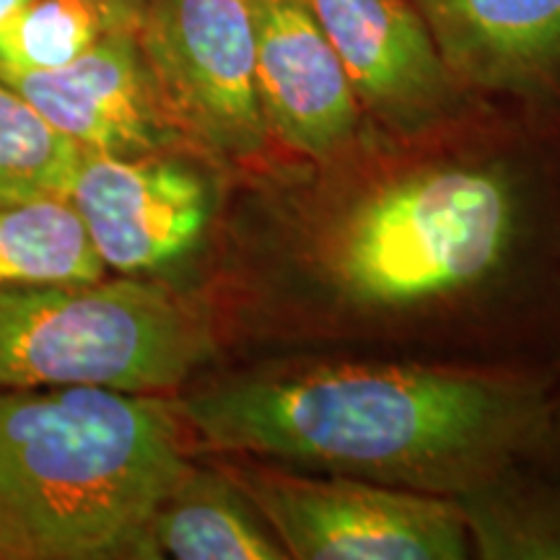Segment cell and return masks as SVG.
<instances>
[{
  "label": "cell",
  "instance_id": "6da1fadb",
  "mask_svg": "<svg viewBox=\"0 0 560 560\" xmlns=\"http://www.w3.org/2000/svg\"><path fill=\"white\" fill-rule=\"evenodd\" d=\"M465 122L416 138L369 122L332 156L247 172L208 299L219 335L366 340L482 299L560 306V151Z\"/></svg>",
  "mask_w": 560,
  "mask_h": 560
},
{
  "label": "cell",
  "instance_id": "7a4b0ae2",
  "mask_svg": "<svg viewBox=\"0 0 560 560\" xmlns=\"http://www.w3.org/2000/svg\"><path fill=\"white\" fill-rule=\"evenodd\" d=\"M558 369L272 361L172 397L187 439L299 470L457 495L545 457Z\"/></svg>",
  "mask_w": 560,
  "mask_h": 560
},
{
  "label": "cell",
  "instance_id": "3957f363",
  "mask_svg": "<svg viewBox=\"0 0 560 560\" xmlns=\"http://www.w3.org/2000/svg\"><path fill=\"white\" fill-rule=\"evenodd\" d=\"M187 441L166 395L0 389V560L136 558Z\"/></svg>",
  "mask_w": 560,
  "mask_h": 560
},
{
  "label": "cell",
  "instance_id": "277c9868",
  "mask_svg": "<svg viewBox=\"0 0 560 560\" xmlns=\"http://www.w3.org/2000/svg\"><path fill=\"white\" fill-rule=\"evenodd\" d=\"M219 342L208 299L145 276L0 289V389L170 395Z\"/></svg>",
  "mask_w": 560,
  "mask_h": 560
},
{
  "label": "cell",
  "instance_id": "5b68a950",
  "mask_svg": "<svg viewBox=\"0 0 560 560\" xmlns=\"http://www.w3.org/2000/svg\"><path fill=\"white\" fill-rule=\"evenodd\" d=\"M219 465L255 503L289 560H465L457 499L312 472L240 454Z\"/></svg>",
  "mask_w": 560,
  "mask_h": 560
},
{
  "label": "cell",
  "instance_id": "8992f818",
  "mask_svg": "<svg viewBox=\"0 0 560 560\" xmlns=\"http://www.w3.org/2000/svg\"><path fill=\"white\" fill-rule=\"evenodd\" d=\"M136 34L187 149L242 174L276 159L257 91L249 0H149Z\"/></svg>",
  "mask_w": 560,
  "mask_h": 560
},
{
  "label": "cell",
  "instance_id": "52a82bcc",
  "mask_svg": "<svg viewBox=\"0 0 560 560\" xmlns=\"http://www.w3.org/2000/svg\"><path fill=\"white\" fill-rule=\"evenodd\" d=\"M202 161L190 151L115 156L83 149L68 200L104 268L151 278L206 247L221 200Z\"/></svg>",
  "mask_w": 560,
  "mask_h": 560
},
{
  "label": "cell",
  "instance_id": "ba28073f",
  "mask_svg": "<svg viewBox=\"0 0 560 560\" xmlns=\"http://www.w3.org/2000/svg\"><path fill=\"white\" fill-rule=\"evenodd\" d=\"M342 60L363 115L416 138L465 122L467 91L454 79L416 0H304Z\"/></svg>",
  "mask_w": 560,
  "mask_h": 560
},
{
  "label": "cell",
  "instance_id": "9c48e42d",
  "mask_svg": "<svg viewBox=\"0 0 560 560\" xmlns=\"http://www.w3.org/2000/svg\"><path fill=\"white\" fill-rule=\"evenodd\" d=\"M257 91L276 151L322 161L348 149L371 122L342 60L304 0H249Z\"/></svg>",
  "mask_w": 560,
  "mask_h": 560
},
{
  "label": "cell",
  "instance_id": "30bf717a",
  "mask_svg": "<svg viewBox=\"0 0 560 560\" xmlns=\"http://www.w3.org/2000/svg\"><path fill=\"white\" fill-rule=\"evenodd\" d=\"M0 81L86 151L115 156L190 151L161 107L136 30L104 34L62 68L0 73Z\"/></svg>",
  "mask_w": 560,
  "mask_h": 560
},
{
  "label": "cell",
  "instance_id": "8fae6325",
  "mask_svg": "<svg viewBox=\"0 0 560 560\" xmlns=\"http://www.w3.org/2000/svg\"><path fill=\"white\" fill-rule=\"evenodd\" d=\"M467 91L560 117V0H416Z\"/></svg>",
  "mask_w": 560,
  "mask_h": 560
},
{
  "label": "cell",
  "instance_id": "7c38bea8",
  "mask_svg": "<svg viewBox=\"0 0 560 560\" xmlns=\"http://www.w3.org/2000/svg\"><path fill=\"white\" fill-rule=\"evenodd\" d=\"M138 560H289L276 532L219 462L182 475L153 511Z\"/></svg>",
  "mask_w": 560,
  "mask_h": 560
},
{
  "label": "cell",
  "instance_id": "4fadbf2b",
  "mask_svg": "<svg viewBox=\"0 0 560 560\" xmlns=\"http://www.w3.org/2000/svg\"><path fill=\"white\" fill-rule=\"evenodd\" d=\"M482 560H560V465L529 457L457 495Z\"/></svg>",
  "mask_w": 560,
  "mask_h": 560
},
{
  "label": "cell",
  "instance_id": "5bb4252c",
  "mask_svg": "<svg viewBox=\"0 0 560 560\" xmlns=\"http://www.w3.org/2000/svg\"><path fill=\"white\" fill-rule=\"evenodd\" d=\"M107 276L68 198L0 208V289L89 283Z\"/></svg>",
  "mask_w": 560,
  "mask_h": 560
},
{
  "label": "cell",
  "instance_id": "9a60e30c",
  "mask_svg": "<svg viewBox=\"0 0 560 560\" xmlns=\"http://www.w3.org/2000/svg\"><path fill=\"white\" fill-rule=\"evenodd\" d=\"M132 21L91 0H30L0 21V73H39L68 66Z\"/></svg>",
  "mask_w": 560,
  "mask_h": 560
},
{
  "label": "cell",
  "instance_id": "2e32d148",
  "mask_svg": "<svg viewBox=\"0 0 560 560\" xmlns=\"http://www.w3.org/2000/svg\"><path fill=\"white\" fill-rule=\"evenodd\" d=\"M83 149L0 81V208L68 198Z\"/></svg>",
  "mask_w": 560,
  "mask_h": 560
},
{
  "label": "cell",
  "instance_id": "e0dca14e",
  "mask_svg": "<svg viewBox=\"0 0 560 560\" xmlns=\"http://www.w3.org/2000/svg\"><path fill=\"white\" fill-rule=\"evenodd\" d=\"M545 457L558 462L560 465V369H558V382H556V402H552V418H550V436H548V450Z\"/></svg>",
  "mask_w": 560,
  "mask_h": 560
},
{
  "label": "cell",
  "instance_id": "ac0fdd59",
  "mask_svg": "<svg viewBox=\"0 0 560 560\" xmlns=\"http://www.w3.org/2000/svg\"><path fill=\"white\" fill-rule=\"evenodd\" d=\"M91 3L107 5V9L117 11L120 16H125L138 26L140 19H143V11H145V5H149V0H91Z\"/></svg>",
  "mask_w": 560,
  "mask_h": 560
},
{
  "label": "cell",
  "instance_id": "d6986e66",
  "mask_svg": "<svg viewBox=\"0 0 560 560\" xmlns=\"http://www.w3.org/2000/svg\"><path fill=\"white\" fill-rule=\"evenodd\" d=\"M26 3H30V0H0V21L13 16V13H16L19 9H24Z\"/></svg>",
  "mask_w": 560,
  "mask_h": 560
}]
</instances>
